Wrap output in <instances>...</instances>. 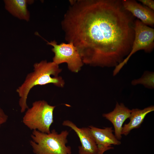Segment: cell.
Listing matches in <instances>:
<instances>
[{
  "label": "cell",
  "mask_w": 154,
  "mask_h": 154,
  "mask_svg": "<svg viewBox=\"0 0 154 154\" xmlns=\"http://www.w3.org/2000/svg\"><path fill=\"white\" fill-rule=\"evenodd\" d=\"M61 25L65 40L84 64L116 67L129 53L134 38L132 18L121 1L72 0Z\"/></svg>",
  "instance_id": "6da1fadb"
},
{
  "label": "cell",
  "mask_w": 154,
  "mask_h": 154,
  "mask_svg": "<svg viewBox=\"0 0 154 154\" xmlns=\"http://www.w3.org/2000/svg\"><path fill=\"white\" fill-rule=\"evenodd\" d=\"M33 72L27 76L25 80L16 90L20 98L19 105L21 113L29 108L27 104L28 96L31 90L35 86L52 84L60 87H63L65 82L58 75L62 71L59 65L53 62L42 60L33 65Z\"/></svg>",
  "instance_id": "7a4b0ae2"
},
{
  "label": "cell",
  "mask_w": 154,
  "mask_h": 154,
  "mask_svg": "<svg viewBox=\"0 0 154 154\" xmlns=\"http://www.w3.org/2000/svg\"><path fill=\"white\" fill-rule=\"evenodd\" d=\"M68 134L67 130L58 134L54 129L49 133L34 130L30 144L35 154H71L70 147L66 145Z\"/></svg>",
  "instance_id": "3957f363"
},
{
  "label": "cell",
  "mask_w": 154,
  "mask_h": 154,
  "mask_svg": "<svg viewBox=\"0 0 154 154\" xmlns=\"http://www.w3.org/2000/svg\"><path fill=\"white\" fill-rule=\"evenodd\" d=\"M42 100L33 102L23 118V123L31 130H37L49 133L50 127L54 121L53 113L55 107Z\"/></svg>",
  "instance_id": "277c9868"
},
{
  "label": "cell",
  "mask_w": 154,
  "mask_h": 154,
  "mask_svg": "<svg viewBox=\"0 0 154 154\" xmlns=\"http://www.w3.org/2000/svg\"><path fill=\"white\" fill-rule=\"evenodd\" d=\"M134 38L131 51L128 55L115 67L113 75H116L126 64L131 56L140 50L146 52L151 51L154 46V29L144 24L138 19L134 25Z\"/></svg>",
  "instance_id": "5b68a950"
},
{
  "label": "cell",
  "mask_w": 154,
  "mask_h": 154,
  "mask_svg": "<svg viewBox=\"0 0 154 154\" xmlns=\"http://www.w3.org/2000/svg\"><path fill=\"white\" fill-rule=\"evenodd\" d=\"M46 41L47 44L53 47L52 50L54 54L53 62L58 65L66 63L69 70L72 72L77 73L80 71L84 63L77 48L72 43L62 42L58 44L55 40Z\"/></svg>",
  "instance_id": "8992f818"
},
{
  "label": "cell",
  "mask_w": 154,
  "mask_h": 154,
  "mask_svg": "<svg viewBox=\"0 0 154 154\" xmlns=\"http://www.w3.org/2000/svg\"><path fill=\"white\" fill-rule=\"evenodd\" d=\"M90 131L95 139L98 149V154H103L106 151L114 149L112 145H118L121 142L113 133L112 127L101 129L92 125L89 126Z\"/></svg>",
  "instance_id": "52a82bcc"
},
{
  "label": "cell",
  "mask_w": 154,
  "mask_h": 154,
  "mask_svg": "<svg viewBox=\"0 0 154 154\" xmlns=\"http://www.w3.org/2000/svg\"><path fill=\"white\" fill-rule=\"evenodd\" d=\"M62 125L71 128L76 133L80 141L79 154H98V149L95 139L89 127L79 128L69 120L64 121Z\"/></svg>",
  "instance_id": "ba28073f"
},
{
  "label": "cell",
  "mask_w": 154,
  "mask_h": 154,
  "mask_svg": "<svg viewBox=\"0 0 154 154\" xmlns=\"http://www.w3.org/2000/svg\"><path fill=\"white\" fill-rule=\"evenodd\" d=\"M131 110L126 107L122 103L117 102L115 107L112 112L104 114L103 116L110 121L114 129L115 135L118 140L122 138L121 131L123 125L125 120L129 118Z\"/></svg>",
  "instance_id": "9c48e42d"
},
{
  "label": "cell",
  "mask_w": 154,
  "mask_h": 154,
  "mask_svg": "<svg viewBox=\"0 0 154 154\" xmlns=\"http://www.w3.org/2000/svg\"><path fill=\"white\" fill-rule=\"evenodd\" d=\"M125 10L130 13L141 21L147 25L153 26L154 24L153 11L142 5L133 0L121 1Z\"/></svg>",
  "instance_id": "30bf717a"
},
{
  "label": "cell",
  "mask_w": 154,
  "mask_h": 154,
  "mask_svg": "<svg viewBox=\"0 0 154 154\" xmlns=\"http://www.w3.org/2000/svg\"><path fill=\"white\" fill-rule=\"evenodd\" d=\"M5 8L14 17L21 20L29 21L30 13L27 8L28 4L33 3V0H4Z\"/></svg>",
  "instance_id": "8fae6325"
},
{
  "label": "cell",
  "mask_w": 154,
  "mask_h": 154,
  "mask_svg": "<svg viewBox=\"0 0 154 154\" xmlns=\"http://www.w3.org/2000/svg\"><path fill=\"white\" fill-rule=\"evenodd\" d=\"M154 111V106H151L143 109L138 108L131 110L130 116L129 118V122L124 124L122 127L121 134L127 135L130 131L134 129L139 128L146 116L149 113Z\"/></svg>",
  "instance_id": "7c38bea8"
},
{
  "label": "cell",
  "mask_w": 154,
  "mask_h": 154,
  "mask_svg": "<svg viewBox=\"0 0 154 154\" xmlns=\"http://www.w3.org/2000/svg\"><path fill=\"white\" fill-rule=\"evenodd\" d=\"M133 85L142 84L145 88L153 89L154 88V73L148 71L145 72L140 78L133 80L131 82Z\"/></svg>",
  "instance_id": "4fadbf2b"
},
{
  "label": "cell",
  "mask_w": 154,
  "mask_h": 154,
  "mask_svg": "<svg viewBox=\"0 0 154 154\" xmlns=\"http://www.w3.org/2000/svg\"><path fill=\"white\" fill-rule=\"evenodd\" d=\"M138 1L142 3L146 7L154 11V1L152 0H139Z\"/></svg>",
  "instance_id": "5bb4252c"
},
{
  "label": "cell",
  "mask_w": 154,
  "mask_h": 154,
  "mask_svg": "<svg viewBox=\"0 0 154 154\" xmlns=\"http://www.w3.org/2000/svg\"><path fill=\"white\" fill-rule=\"evenodd\" d=\"M8 116L5 114L3 110L0 108V127L1 125L7 121Z\"/></svg>",
  "instance_id": "9a60e30c"
}]
</instances>
